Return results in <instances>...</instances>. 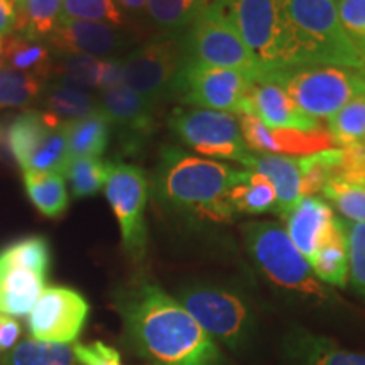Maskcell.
Masks as SVG:
<instances>
[{"mask_svg": "<svg viewBox=\"0 0 365 365\" xmlns=\"http://www.w3.org/2000/svg\"><path fill=\"white\" fill-rule=\"evenodd\" d=\"M0 365H81V362L70 344L26 339L0 357Z\"/></svg>", "mask_w": 365, "mask_h": 365, "instance_id": "f1b7e54d", "label": "cell"}, {"mask_svg": "<svg viewBox=\"0 0 365 365\" xmlns=\"http://www.w3.org/2000/svg\"><path fill=\"white\" fill-rule=\"evenodd\" d=\"M112 163L103 161L102 158H75L68 164L65 176L71 186L73 198L81 200L97 195L107 185L110 175Z\"/></svg>", "mask_w": 365, "mask_h": 365, "instance_id": "836d02e7", "label": "cell"}, {"mask_svg": "<svg viewBox=\"0 0 365 365\" xmlns=\"http://www.w3.org/2000/svg\"><path fill=\"white\" fill-rule=\"evenodd\" d=\"M63 129L71 159L86 156L102 158L110 143L112 124L100 108L78 120L63 124Z\"/></svg>", "mask_w": 365, "mask_h": 365, "instance_id": "d4e9b609", "label": "cell"}, {"mask_svg": "<svg viewBox=\"0 0 365 365\" xmlns=\"http://www.w3.org/2000/svg\"><path fill=\"white\" fill-rule=\"evenodd\" d=\"M309 266L318 281L345 287L349 282V252H346L345 220L335 217L325 239L309 259Z\"/></svg>", "mask_w": 365, "mask_h": 365, "instance_id": "603a6c76", "label": "cell"}, {"mask_svg": "<svg viewBox=\"0 0 365 365\" xmlns=\"http://www.w3.org/2000/svg\"><path fill=\"white\" fill-rule=\"evenodd\" d=\"M259 81L282 86L304 113L330 118L365 90V71L335 65H303L286 68Z\"/></svg>", "mask_w": 365, "mask_h": 365, "instance_id": "5b68a950", "label": "cell"}, {"mask_svg": "<svg viewBox=\"0 0 365 365\" xmlns=\"http://www.w3.org/2000/svg\"><path fill=\"white\" fill-rule=\"evenodd\" d=\"M335 217L327 200L319 196H303L284 218L287 235L307 261L312 259L314 250L325 239Z\"/></svg>", "mask_w": 365, "mask_h": 365, "instance_id": "ac0fdd59", "label": "cell"}, {"mask_svg": "<svg viewBox=\"0 0 365 365\" xmlns=\"http://www.w3.org/2000/svg\"><path fill=\"white\" fill-rule=\"evenodd\" d=\"M43 110L54 124L63 125L98 110V93L75 81L53 76L41 97Z\"/></svg>", "mask_w": 365, "mask_h": 365, "instance_id": "ffe728a7", "label": "cell"}, {"mask_svg": "<svg viewBox=\"0 0 365 365\" xmlns=\"http://www.w3.org/2000/svg\"><path fill=\"white\" fill-rule=\"evenodd\" d=\"M46 43L56 54H83L108 59L120 58V53L132 44V34L103 22L73 21L63 17Z\"/></svg>", "mask_w": 365, "mask_h": 365, "instance_id": "2e32d148", "label": "cell"}, {"mask_svg": "<svg viewBox=\"0 0 365 365\" xmlns=\"http://www.w3.org/2000/svg\"><path fill=\"white\" fill-rule=\"evenodd\" d=\"M213 0H148V16L164 34L181 36Z\"/></svg>", "mask_w": 365, "mask_h": 365, "instance_id": "83f0119b", "label": "cell"}, {"mask_svg": "<svg viewBox=\"0 0 365 365\" xmlns=\"http://www.w3.org/2000/svg\"><path fill=\"white\" fill-rule=\"evenodd\" d=\"M182 61L181 36L166 34L149 39L122 56V78L127 86L158 105L171 97Z\"/></svg>", "mask_w": 365, "mask_h": 365, "instance_id": "7c38bea8", "label": "cell"}, {"mask_svg": "<svg viewBox=\"0 0 365 365\" xmlns=\"http://www.w3.org/2000/svg\"><path fill=\"white\" fill-rule=\"evenodd\" d=\"M16 33L46 41L63 19V0H21Z\"/></svg>", "mask_w": 365, "mask_h": 365, "instance_id": "f546056e", "label": "cell"}, {"mask_svg": "<svg viewBox=\"0 0 365 365\" xmlns=\"http://www.w3.org/2000/svg\"><path fill=\"white\" fill-rule=\"evenodd\" d=\"M328 132L333 144L341 148L365 144V90L328 118Z\"/></svg>", "mask_w": 365, "mask_h": 365, "instance_id": "1f68e13d", "label": "cell"}, {"mask_svg": "<svg viewBox=\"0 0 365 365\" xmlns=\"http://www.w3.org/2000/svg\"><path fill=\"white\" fill-rule=\"evenodd\" d=\"M301 173V195L317 196L325 185L339 176L344 168V149H323L298 158Z\"/></svg>", "mask_w": 365, "mask_h": 365, "instance_id": "4dcf8cb0", "label": "cell"}, {"mask_svg": "<svg viewBox=\"0 0 365 365\" xmlns=\"http://www.w3.org/2000/svg\"><path fill=\"white\" fill-rule=\"evenodd\" d=\"M282 350L291 365H365V355L349 352L327 336L304 330L289 333Z\"/></svg>", "mask_w": 365, "mask_h": 365, "instance_id": "7402d4cb", "label": "cell"}, {"mask_svg": "<svg viewBox=\"0 0 365 365\" xmlns=\"http://www.w3.org/2000/svg\"><path fill=\"white\" fill-rule=\"evenodd\" d=\"M178 301L215 341L232 350L250 344L255 330L252 308L240 293L212 282H191L178 291Z\"/></svg>", "mask_w": 365, "mask_h": 365, "instance_id": "8992f818", "label": "cell"}, {"mask_svg": "<svg viewBox=\"0 0 365 365\" xmlns=\"http://www.w3.org/2000/svg\"><path fill=\"white\" fill-rule=\"evenodd\" d=\"M7 145L22 173L65 175L71 161L63 125L36 108L14 117L7 129Z\"/></svg>", "mask_w": 365, "mask_h": 365, "instance_id": "30bf717a", "label": "cell"}, {"mask_svg": "<svg viewBox=\"0 0 365 365\" xmlns=\"http://www.w3.org/2000/svg\"><path fill=\"white\" fill-rule=\"evenodd\" d=\"M63 17L73 21L103 22L127 29L130 17L115 0H63Z\"/></svg>", "mask_w": 365, "mask_h": 365, "instance_id": "8d00e7d4", "label": "cell"}, {"mask_svg": "<svg viewBox=\"0 0 365 365\" xmlns=\"http://www.w3.org/2000/svg\"><path fill=\"white\" fill-rule=\"evenodd\" d=\"M210 7L234 27L257 59L262 70L259 80L286 68L312 65L286 0H213Z\"/></svg>", "mask_w": 365, "mask_h": 365, "instance_id": "3957f363", "label": "cell"}, {"mask_svg": "<svg viewBox=\"0 0 365 365\" xmlns=\"http://www.w3.org/2000/svg\"><path fill=\"white\" fill-rule=\"evenodd\" d=\"M105 196L113 210L120 228L122 245L134 262L143 261L148 250V225L145 205L149 182L139 166L124 161H113L105 185Z\"/></svg>", "mask_w": 365, "mask_h": 365, "instance_id": "8fae6325", "label": "cell"}, {"mask_svg": "<svg viewBox=\"0 0 365 365\" xmlns=\"http://www.w3.org/2000/svg\"><path fill=\"white\" fill-rule=\"evenodd\" d=\"M6 66V39L0 36V68Z\"/></svg>", "mask_w": 365, "mask_h": 365, "instance_id": "ee69618b", "label": "cell"}, {"mask_svg": "<svg viewBox=\"0 0 365 365\" xmlns=\"http://www.w3.org/2000/svg\"><path fill=\"white\" fill-rule=\"evenodd\" d=\"M181 43L186 61L244 73L254 81L261 78L257 59L234 27L212 7L181 34Z\"/></svg>", "mask_w": 365, "mask_h": 365, "instance_id": "9c48e42d", "label": "cell"}, {"mask_svg": "<svg viewBox=\"0 0 365 365\" xmlns=\"http://www.w3.org/2000/svg\"><path fill=\"white\" fill-rule=\"evenodd\" d=\"M27 196L36 208L48 218H59L70 205L65 175L61 173H24Z\"/></svg>", "mask_w": 365, "mask_h": 365, "instance_id": "4316f807", "label": "cell"}, {"mask_svg": "<svg viewBox=\"0 0 365 365\" xmlns=\"http://www.w3.org/2000/svg\"><path fill=\"white\" fill-rule=\"evenodd\" d=\"M56 54L46 41L14 33L6 38V66L49 81L54 75Z\"/></svg>", "mask_w": 365, "mask_h": 365, "instance_id": "cb8c5ba5", "label": "cell"}, {"mask_svg": "<svg viewBox=\"0 0 365 365\" xmlns=\"http://www.w3.org/2000/svg\"><path fill=\"white\" fill-rule=\"evenodd\" d=\"M21 333L22 328L17 319L0 314V357L19 344Z\"/></svg>", "mask_w": 365, "mask_h": 365, "instance_id": "60d3db41", "label": "cell"}, {"mask_svg": "<svg viewBox=\"0 0 365 365\" xmlns=\"http://www.w3.org/2000/svg\"><path fill=\"white\" fill-rule=\"evenodd\" d=\"M115 308L124 336L137 357L149 365H222L217 341L185 307L149 281L118 289Z\"/></svg>", "mask_w": 365, "mask_h": 365, "instance_id": "6da1fadb", "label": "cell"}, {"mask_svg": "<svg viewBox=\"0 0 365 365\" xmlns=\"http://www.w3.org/2000/svg\"><path fill=\"white\" fill-rule=\"evenodd\" d=\"M333 207L349 222L365 223V185L359 181L346 180L344 176H335L322 190Z\"/></svg>", "mask_w": 365, "mask_h": 365, "instance_id": "e575fe53", "label": "cell"}, {"mask_svg": "<svg viewBox=\"0 0 365 365\" xmlns=\"http://www.w3.org/2000/svg\"><path fill=\"white\" fill-rule=\"evenodd\" d=\"M115 2L129 17L148 16V0H115Z\"/></svg>", "mask_w": 365, "mask_h": 365, "instance_id": "7bdbcfd3", "label": "cell"}, {"mask_svg": "<svg viewBox=\"0 0 365 365\" xmlns=\"http://www.w3.org/2000/svg\"><path fill=\"white\" fill-rule=\"evenodd\" d=\"M11 2L14 4V6H17V4H19V2H21V0H11Z\"/></svg>", "mask_w": 365, "mask_h": 365, "instance_id": "f6af8a7d", "label": "cell"}, {"mask_svg": "<svg viewBox=\"0 0 365 365\" xmlns=\"http://www.w3.org/2000/svg\"><path fill=\"white\" fill-rule=\"evenodd\" d=\"M48 81L12 68H0V108L29 107L43 97Z\"/></svg>", "mask_w": 365, "mask_h": 365, "instance_id": "d6a6232c", "label": "cell"}, {"mask_svg": "<svg viewBox=\"0 0 365 365\" xmlns=\"http://www.w3.org/2000/svg\"><path fill=\"white\" fill-rule=\"evenodd\" d=\"M168 127L186 148L203 156L245 166L254 154L242 137L239 118L234 113L207 108H175L168 117Z\"/></svg>", "mask_w": 365, "mask_h": 365, "instance_id": "ba28073f", "label": "cell"}, {"mask_svg": "<svg viewBox=\"0 0 365 365\" xmlns=\"http://www.w3.org/2000/svg\"><path fill=\"white\" fill-rule=\"evenodd\" d=\"M254 80L244 73L182 61L171 97L195 108L228 112L239 115Z\"/></svg>", "mask_w": 365, "mask_h": 365, "instance_id": "4fadbf2b", "label": "cell"}, {"mask_svg": "<svg viewBox=\"0 0 365 365\" xmlns=\"http://www.w3.org/2000/svg\"><path fill=\"white\" fill-rule=\"evenodd\" d=\"M335 4L346 36L365 63V0H335Z\"/></svg>", "mask_w": 365, "mask_h": 365, "instance_id": "f35d334b", "label": "cell"}, {"mask_svg": "<svg viewBox=\"0 0 365 365\" xmlns=\"http://www.w3.org/2000/svg\"><path fill=\"white\" fill-rule=\"evenodd\" d=\"M249 254L272 284L301 298L327 301L330 291L318 281L312 266L276 222H250L242 228Z\"/></svg>", "mask_w": 365, "mask_h": 365, "instance_id": "277c9868", "label": "cell"}, {"mask_svg": "<svg viewBox=\"0 0 365 365\" xmlns=\"http://www.w3.org/2000/svg\"><path fill=\"white\" fill-rule=\"evenodd\" d=\"M349 279L352 287L365 298V223L345 222Z\"/></svg>", "mask_w": 365, "mask_h": 365, "instance_id": "74e56055", "label": "cell"}, {"mask_svg": "<svg viewBox=\"0 0 365 365\" xmlns=\"http://www.w3.org/2000/svg\"><path fill=\"white\" fill-rule=\"evenodd\" d=\"M242 175L244 170L166 145L154 173V191L159 202L176 212L227 223L235 217L228 195Z\"/></svg>", "mask_w": 365, "mask_h": 365, "instance_id": "7a4b0ae2", "label": "cell"}, {"mask_svg": "<svg viewBox=\"0 0 365 365\" xmlns=\"http://www.w3.org/2000/svg\"><path fill=\"white\" fill-rule=\"evenodd\" d=\"M76 357L81 365H124L120 354L113 346L103 344V341H93V344H73Z\"/></svg>", "mask_w": 365, "mask_h": 365, "instance_id": "ab89813d", "label": "cell"}, {"mask_svg": "<svg viewBox=\"0 0 365 365\" xmlns=\"http://www.w3.org/2000/svg\"><path fill=\"white\" fill-rule=\"evenodd\" d=\"M240 113L257 117L272 130L312 132L322 129L317 118L301 110L287 91L272 81H254Z\"/></svg>", "mask_w": 365, "mask_h": 365, "instance_id": "e0dca14e", "label": "cell"}, {"mask_svg": "<svg viewBox=\"0 0 365 365\" xmlns=\"http://www.w3.org/2000/svg\"><path fill=\"white\" fill-rule=\"evenodd\" d=\"M98 107L110 120L125 153H137L156 132L158 105L125 83L98 91Z\"/></svg>", "mask_w": 365, "mask_h": 365, "instance_id": "9a60e30c", "label": "cell"}, {"mask_svg": "<svg viewBox=\"0 0 365 365\" xmlns=\"http://www.w3.org/2000/svg\"><path fill=\"white\" fill-rule=\"evenodd\" d=\"M235 213L244 215H266L276 212L277 196L267 176L257 171L244 170L239 182L228 195Z\"/></svg>", "mask_w": 365, "mask_h": 365, "instance_id": "484cf974", "label": "cell"}, {"mask_svg": "<svg viewBox=\"0 0 365 365\" xmlns=\"http://www.w3.org/2000/svg\"><path fill=\"white\" fill-rule=\"evenodd\" d=\"M90 304L76 289L46 287L31 309L27 327L31 336L53 344H75L88 319Z\"/></svg>", "mask_w": 365, "mask_h": 365, "instance_id": "5bb4252c", "label": "cell"}, {"mask_svg": "<svg viewBox=\"0 0 365 365\" xmlns=\"http://www.w3.org/2000/svg\"><path fill=\"white\" fill-rule=\"evenodd\" d=\"M245 168L267 176L274 185L277 196L276 215L284 218L289 215L303 195H301V173L298 158L281 156V154L254 153Z\"/></svg>", "mask_w": 365, "mask_h": 365, "instance_id": "44dd1931", "label": "cell"}, {"mask_svg": "<svg viewBox=\"0 0 365 365\" xmlns=\"http://www.w3.org/2000/svg\"><path fill=\"white\" fill-rule=\"evenodd\" d=\"M286 9L312 65L365 71V63L341 26L335 0H286Z\"/></svg>", "mask_w": 365, "mask_h": 365, "instance_id": "52a82bcc", "label": "cell"}, {"mask_svg": "<svg viewBox=\"0 0 365 365\" xmlns=\"http://www.w3.org/2000/svg\"><path fill=\"white\" fill-rule=\"evenodd\" d=\"M48 276L16 264L0 262V314L21 318L31 313L46 289Z\"/></svg>", "mask_w": 365, "mask_h": 365, "instance_id": "d6986e66", "label": "cell"}, {"mask_svg": "<svg viewBox=\"0 0 365 365\" xmlns=\"http://www.w3.org/2000/svg\"><path fill=\"white\" fill-rule=\"evenodd\" d=\"M17 11L11 0H0V36L4 39L16 33Z\"/></svg>", "mask_w": 365, "mask_h": 365, "instance_id": "b9f144b4", "label": "cell"}, {"mask_svg": "<svg viewBox=\"0 0 365 365\" xmlns=\"http://www.w3.org/2000/svg\"><path fill=\"white\" fill-rule=\"evenodd\" d=\"M0 262L16 264L48 276L51 269V247L41 235L24 237L0 250Z\"/></svg>", "mask_w": 365, "mask_h": 365, "instance_id": "d590c367", "label": "cell"}]
</instances>
